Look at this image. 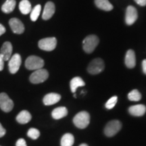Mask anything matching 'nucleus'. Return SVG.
I'll list each match as a JSON object with an SVG mask.
<instances>
[{
  "mask_svg": "<svg viewBox=\"0 0 146 146\" xmlns=\"http://www.w3.org/2000/svg\"><path fill=\"white\" fill-rule=\"evenodd\" d=\"M85 83L84 81L81 77L79 76H76V77L73 78L70 81V89L72 93H75L76 90L77 88L80 87L85 86Z\"/></svg>",
  "mask_w": 146,
  "mask_h": 146,
  "instance_id": "nucleus-19",
  "label": "nucleus"
},
{
  "mask_svg": "<svg viewBox=\"0 0 146 146\" xmlns=\"http://www.w3.org/2000/svg\"><path fill=\"white\" fill-rule=\"evenodd\" d=\"M49 76V72H47L46 69H38L34 71L31 74L29 80L33 84H39L43 83L46 81Z\"/></svg>",
  "mask_w": 146,
  "mask_h": 146,
  "instance_id": "nucleus-4",
  "label": "nucleus"
},
{
  "mask_svg": "<svg viewBox=\"0 0 146 146\" xmlns=\"http://www.w3.org/2000/svg\"><path fill=\"white\" fill-rule=\"evenodd\" d=\"M138 18L137 11L135 7L132 5H129L127 7L126 11L125 22L128 25H132L135 23Z\"/></svg>",
  "mask_w": 146,
  "mask_h": 146,
  "instance_id": "nucleus-10",
  "label": "nucleus"
},
{
  "mask_svg": "<svg viewBox=\"0 0 146 146\" xmlns=\"http://www.w3.org/2000/svg\"><path fill=\"white\" fill-rule=\"evenodd\" d=\"M27 135L30 138H31L32 139H37L40 136V132L38 129H35V128H31L28 131L27 133Z\"/></svg>",
  "mask_w": 146,
  "mask_h": 146,
  "instance_id": "nucleus-26",
  "label": "nucleus"
},
{
  "mask_svg": "<svg viewBox=\"0 0 146 146\" xmlns=\"http://www.w3.org/2000/svg\"><path fill=\"white\" fill-rule=\"evenodd\" d=\"M79 146H88V145H87V144L85 143H83V144H81Z\"/></svg>",
  "mask_w": 146,
  "mask_h": 146,
  "instance_id": "nucleus-34",
  "label": "nucleus"
},
{
  "mask_svg": "<svg viewBox=\"0 0 146 146\" xmlns=\"http://www.w3.org/2000/svg\"><path fill=\"white\" fill-rule=\"evenodd\" d=\"M117 101H118L117 96L112 97L110 99L108 100L106 104V108L108 109V110L112 109L113 108H114L115 106H116V103H117Z\"/></svg>",
  "mask_w": 146,
  "mask_h": 146,
  "instance_id": "nucleus-27",
  "label": "nucleus"
},
{
  "mask_svg": "<svg viewBox=\"0 0 146 146\" xmlns=\"http://www.w3.org/2000/svg\"><path fill=\"white\" fill-rule=\"evenodd\" d=\"M125 64L129 68H133L135 66L136 58L134 51L129 50L125 56Z\"/></svg>",
  "mask_w": 146,
  "mask_h": 146,
  "instance_id": "nucleus-16",
  "label": "nucleus"
},
{
  "mask_svg": "<svg viewBox=\"0 0 146 146\" xmlns=\"http://www.w3.org/2000/svg\"><path fill=\"white\" fill-rule=\"evenodd\" d=\"M4 60L1 54H0V71L3 70V68H4Z\"/></svg>",
  "mask_w": 146,
  "mask_h": 146,
  "instance_id": "nucleus-30",
  "label": "nucleus"
},
{
  "mask_svg": "<svg viewBox=\"0 0 146 146\" xmlns=\"http://www.w3.org/2000/svg\"><path fill=\"white\" fill-rule=\"evenodd\" d=\"M74 142V136L70 133H66L64 135L61 139V146H72Z\"/></svg>",
  "mask_w": 146,
  "mask_h": 146,
  "instance_id": "nucleus-23",
  "label": "nucleus"
},
{
  "mask_svg": "<svg viewBox=\"0 0 146 146\" xmlns=\"http://www.w3.org/2000/svg\"><path fill=\"white\" fill-rule=\"evenodd\" d=\"M14 108V102L5 93L0 94V108L3 112H10Z\"/></svg>",
  "mask_w": 146,
  "mask_h": 146,
  "instance_id": "nucleus-8",
  "label": "nucleus"
},
{
  "mask_svg": "<svg viewBox=\"0 0 146 146\" xmlns=\"http://www.w3.org/2000/svg\"><path fill=\"white\" fill-rule=\"evenodd\" d=\"M41 5L38 4L36 5L35 8L33 9L31 12V19L32 21L35 22L36 20L39 18L40 12H41Z\"/></svg>",
  "mask_w": 146,
  "mask_h": 146,
  "instance_id": "nucleus-25",
  "label": "nucleus"
},
{
  "mask_svg": "<svg viewBox=\"0 0 146 146\" xmlns=\"http://www.w3.org/2000/svg\"><path fill=\"white\" fill-rule=\"evenodd\" d=\"M95 3L98 8L104 11H110L113 9V5L108 0H95Z\"/></svg>",
  "mask_w": 146,
  "mask_h": 146,
  "instance_id": "nucleus-21",
  "label": "nucleus"
},
{
  "mask_svg": "<svg viewBox=\"0 0 146 146\" xmlns=\"http://www.w3.org/2000/svg\"><path fill=\"white\" fill-rule=\"evenodd\" d=\"M67 114H68V110H67L66 108L65 107L56 108L52 111V113L53 118L56 120L61 119V118L66 116Z\"/></svg>",
  "mask_w": 146,
  "mask_h": 146,
  "instance_id": "nucleus-18",
  "label": "nucleus"
},
{
  "mask_svg": "<svg viewBox=\"0 0 146 146\" xmlns=\"http://www.w3.org/2000/svg\"><path fill=\"white\" fill-rule=\"evenodd\" d=\"M19 10L22 14H28L32 10L31 4L29 0H22L19 3Z\"/></svg>",
  "mask_w": 146,
  "mask_h": 146,
  "instance_id": "nucleus-22",
  "label": "nucleus"
},
{
  "mask_svg": "<svg viewBox=\"0 0 146 146\" xmlns=\"http://www.w3.org/2000/svg\"><path fill=\"white\" fill-rule=\"evenodd\" d=\"M122 127V124L119 120H114L109 122L104 129V133L107 137H113L117 133Z\"/></svg>",
  "mask_w": 146,
  "mask_h": 146,
  "instance_id": "nucleus-7",
  "label": "nucleus"
},
{
  "mask_svg": "<svg viewBox=\"0 0 146 146\" xmlns=\"http://www.w3.org/2000/svg\"><path fill=\"white\" fill-rule=\"evenodd\" d=\"M104 68L105 65L103 60L101 58H96L89 64L87 70L91 74H98L102 72Z\"/></svg>",
  "mask_w": 146,
  "mask_h": 146,
  "instance_id": "nucleus-5",
  "label": "nucleus"
},
{
  "mask_svg": "<svg viewBox=\"0 0 146 146\" xmlns=\"http://www.w3.org/2000/svg\"><path fill=\"white\" fill-rule=\"evenodd\" d=\"M142 68H143V72L145 74H146V59L143 60L142 62Z\"/></svg>",
  "mask_w": 146,
  "mask_h": 146,
  "instance_id": "nucleus-33",
  "label": "nucleus"
},
{
  "mask_svg": "<svg viewBox=\"0 0 146 146\" xmlns=\"http://www.w3.org/2000/svg\"><path fill=\"white\" fill-rule=\"evenodd\" d=\"M9 25L13 33L16 34H22L25 31V26L22 21L16 18H11Z\"/></svg>",
  "mask_w": 146,
  "mask_h": 146,
  "instance_id": "nucleus-11",
  "label": "nucleus"
},
{
  "mask_svg": "<svg viewBox=\"0 0 146 146\" xmlns=\"http://www.w3.org/2000/svg\"><path fill=\"white\" fill-rule=\"evenodd\" d=\"M134 1L141 6H145L146 5V0H134Z\"/></svg>",
  "mask_w": 146,
  "mask_h": 146,
  "instance_id": "nucleus-31",
  "label": "nucleus"
},
{
  "mask_svg": "<svg viewBox=\"0 0 146 146\" xmlns=\"http://www.w3.org/2000/svg\"><path fill=\"white\" fill-rule=\"evenodd\" d=\"M44 61L40 57L36 56H31L27 58L25 61V66L28 70H36L43 68Z\"/></svg>",
  "mask_w": 146,
  "mask_h": 146,
  "instance_id": "nucleus-3",
  "label": "nucleus"
},
{
  "mask_svg": "<svg viewBox=\"0 0 146 146\" xmlns=\"http://www.w3.org/2000/svg\"><path fill=\"white\" fill-rule=\"evenodd\" d=\"M57 39L55 37H47L40 40L38 43V46L41 50L51 52L56 47Z\"/></svg>",
  "mask_w": 146,
  "mask_h": 146,
  "instance_id": "nucleus-6",
  "label": "nucleus"
},
{
  "mask_svg": "<svg viewBox=\"0 0 146 146\" xmlns=\"http://www.w3.org/2000/svg\"><path fill=\"white\" fill-rule=\"evenodd\" d=\"M22 63V59L21 55L18 54H15L9 60L8 63V67H9V71L12 74H16L19 70L20 67H21Z\"/></svg>",
  "mask_w": 146,
  "mask_h": 146,
  "instance_id": "nucleus-9",
  "label": "nucleus"
},
{
  "mask_svg": "<svg viewBox=\"0 0 146 146\" xmlns=\"http://www.w3.org/2000/svg\"><path fill=\"white\" fill-rule=\"evenodd\" d=\"M6 133V130L2 127L1 124L0 123V137H2Z\"/></svg>",
  "mask_w": 146,
  "mask_h": 146,
  "instance_id": "nucleus-29",
  "label": "nucleus"
},
{
  "mask_svg": "<svg viewBox=\"0 0 146 146\" xmlns=\"http://www.w3.org/2000/svg\"><path fill=\"white\" fill-rule=\"evenodd\" d=\"M90 122V116L88 112L83 111L78 112L73 118V123L78 129H85L89 125Z\"/></svg>",
  "mask_w": 146,
  "mask_h": 146,
  "instance_id": "nucleus-1",
  "label": "nucleus"
},
{
  "mask_svg": "<svg viewBox=\"0 0 146 146\" xmlns=\"http://www.w3.org/2000/svg\"><path fill=\"white\" fill-rule=\"evenodd\" d=\"M55 10H56V8H55V5L54 3L52 2V1H49V2L46 3L44 10H43L42 18L45 21L50 19L54 14Z\"/></svg>",
  "mask_w": 146,
  "mask_h": 146,
  "instance_id": "nucleus-13",
  "label": "nucleus"
},
{
  "mask_svg": "<svg viewBox=\"0 0 146 146\" xmlns=\"http://www.w3.org/2000/svg\"><path fill=\"white\" fill-rule=\"evenodd\" d=\"M16 4V0H7L1 6V10L5 14H10L14 11Z\"/></svg>",
  "mask_w": 146,
  "mask_h": 146,
  "instance_id": "nucleus-20",
  "label": "nucleus"
},
{
  "mask_svg": "<svg viewBox=\"0 0 146 146\" xmlns=\"http://www.w3.org/2000/svg\"><path fill=\"white\" fill-rule=\"evenodd\" d=\"M12 45L10 42L5 41L3 43L0 51V54L2 56L4 61H8L12 57Z\"/></svg>",
  "mask_w": 146,
  "mask_h": 146,
  "instance_id": "nucleus-12",
  "label": "nucleus"
},
{
  "mask_svg": "<svg viewBox=\"0 0 146 146\" xmlns=\"http://www.w3.org/2000/svg\"><path fill=\"white\" fill-rule=\"evenodd\" d=\"M129 112L133 116H141L145 114L146 112V107L143 104L132 106L129 108Z\"/></svg>",
  "mask_w": 146,
  "mask_h": 146,
  "instance_id": "nucleus-15",
  "label": "nucleus"
},
{
  "mask_svg": "<svg viewBox=\"0 0 146 146\" xmlns=\"http://www.w3.org/2000/svg\"><path fill=\"white\" fill-rule=\"evenodd\" d=\"M5 31H6V29H5V27H3L1 24H0V36H1L3 34H4Z\"/></svg>",
  "mask_w": 146,
  "mask_h": 146,
  "instance_id": "nucleus-32",
  "label": "nucleus"
},
{
  "mask_svg": "<svg viewBox=\"0 0 146 146\" xmlns=\"http://www.w3.org/2000/svg\"><path fill=\"white\" fill-rule=\"evenodd\" d=\"M100 40L96 35H89L83 41V48L87 54H91L96 50V47L99 44Z\"/></svg>",
  "mask_w": 146,
  "mask_h": 146,
  "instance_id": "nucleus-2",
  "label": "nucleus"
},
{
  "mask_svg": "<svg viewBox=\"0 0 146 146\" xmlns=\"http://www.w3.org/2000/svg\"><path fill=\"white\" fill-rule=\"evenodd\" d=\"M60 100H61V96L60 94H56V93H50L45 96L43 102L45 106H51L58 103Z\"/></svg>",
  "mask_w": 146,
  "mask_h": 146,
  "instance_id": "nucleus-14",
  "label": "nucleus"
},
{
  "mask_svg": "<svg viewBox=\"0 0 146 146\" xmlns=\"http://www.w3.org/2000/svg\"><path fill=\"white\" fill-rule=\"evenodd\" d=\"M128 98L130 101L132 102H138L141 99V94H140L139 91L137 89L131 91L129 94H128Z\"/></svg>",
  "mask_w": 146,
  "mask_h": 146,
  "instance_id": "nucleus-24",
  "label": "nucleus"
},
{
  "mask_svg": "<svg viewBox=\"0 0 146 146\" xmlns=\"http://www.w3.org/2000/svg\"><path fill=\"white\" fill-rule=\"evenodd\" d=\"M31 118L32 116L30 112H28L27 110H23L18 114L16 119L18 123L25 125V124H27L29 122H30Z\"/></svg>",
  "mask_w": 146,
  "mask_h": 146,
  "instance_id": "nucleus-17",
  "label": "nucleus"
},
{
  "mask_svg": "<svg viewBox=\"0 0 146 146\" xmlns=\"http://www.w3.org/2000/svg\"><path fill=\"white\" fill-rule=\"evenodd\" d=\"M16 146H27L26 141L24 139H19L17 141H16Z\"/></svg>",
  "mask_w": 146,
  "mask_h": 146,
  "instance_id": "nucleus-28",
  "label": "nucleus"
},
{
  "mask_svg": "<svg viewBox=\"0 0 146 146\" xmlns=\"http://www.w3.org/2000/svg\"><path fill=\"white\" fill-rule=\"evenodd\" d=\"M76 94H74V98H76Z\"/></svg>",
  "mask_w": 146,
  "mask_h": 146,
  "instance_id": "nucleus-35",
  "label": "nucleus"
}]
</instances>
